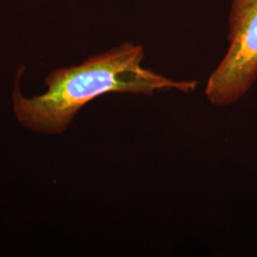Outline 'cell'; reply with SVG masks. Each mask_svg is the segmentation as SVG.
<instances>
[{
	"instance_id": "1",
	"label": "cell",
	"mask_w": 257,
	"mask_h": 257,
	"mask_svg": "<svg viewBox=\"0 0 257 257\" xmlns=\"http://www.w3.org/2000/svg\"><path fill=\"white\" fill-rule=\"evenodd\" d=\"M144 50L126 42L109 52L94 55L81 64L58 69L45 79L47 91L28 98L19 88V70L13 91V107L19 122L37 133L65 132L76 113L96 97L110 93L151 95L176 90L194 92L195 80L175 81L142 66Z\"/></svg>"
},
{
	"instance_id": "2",
	"label": "cell",
	"mask_w": 257,
	"mask_h": 257,
	"mask_svg": "<svg viewBox=\"0 0 257 257\" xmlns=\"http://www.w3.org/2000/svg\"><path fill=\"white\" fill-rule=\"evenodd\" d=\"M229 26V50L205 91L220 107L239 101L257 79V0H232Z\"/></svg>"
},
{
	"instance_id": "3",
	"label": "cell",
	"mask_w": 257,
	"mask_h": 257,
	"mask_svg": "<svg viewBox=\"0 0 257 257\" xmlns=\"http://www.w3.org/2000/svg\"><path fill=\"white\" fill-rule=\"evenodd\" d=\"M2 1H5V0H0V2H2Z\"/></svg>"
}]
</instances>
